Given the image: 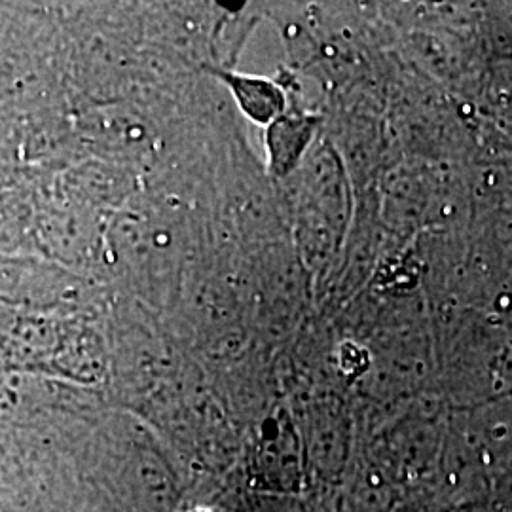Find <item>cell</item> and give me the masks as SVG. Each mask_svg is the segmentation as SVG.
Instances as JSON below:
<instances>
[{
	"label": "cell",
	"mask_w": 512,
	"mask_h": 512,
	"mask_svg": "<svg viewBox=\"0 0 512 512\" xmlns=\"http://www.w3.org/2000/svg\"><path fill=\"white\" fill-rule=\"evenodd\" d=\"M213 74L226 82L241 110L258 124L274 122L285 109V95L270 80L247 74L228 73L220 69H213Z\"/></svg>",
	"instance_id": "cell-1"
},
{
	"label": "cell",
	"mask_w": 512,
	"mask_h": 512,
	"mask_svg": "<svg viewBox=\"0 0 512 512\" xmlns=\"http://www.w3.org/2000/svg\"><path fill=\"white\" fill-rule=\"evenodd\" d=\"M311 133L313 128L308 118H281L270 126L268 145L272 162L279 173L289 171L298 162L302 150L310 143Z\"/></svg>",
	"instance_id": "cell-2"
}]
</instances>
